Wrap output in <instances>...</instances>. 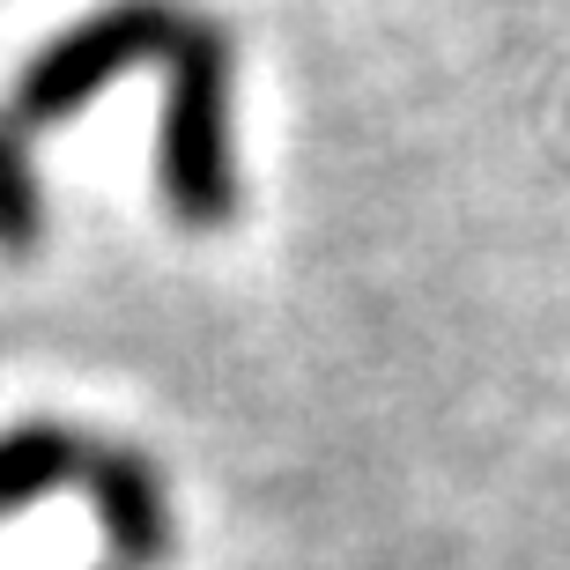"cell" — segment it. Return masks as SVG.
Wrapping results in <instances>:
<instances>
[{
	"instance_id": "cell-1",
	"label": "cell",
	"mask_w": 570,
	"mask_h": 570,
	"mask_svg": "<svg viewBox=\"0 0 570 570\" xmlns=\"http://www.w3.org/2000/svg\"><path fill=\"white\" fill-rule=\"evenodd\" d=\"M156 200L193 237L237 223L245 178H237V45L223 22L193 16L164 67V111H156Z\"/></svg>"
},
{
	"instance_id": "cell-2",
	"label": "cell",
	"mask_w": 570,
	"mask_h": 570,
	"mask_svg": "<svg viewBox=\"0 0 570 570\" xmlns=\"http://www.w3.org/2000/svg\"><path fill=\"white\" fill-rule=\"evenodd\" d=\"M186 8L178 0H105V8H89V16L60 22L52 38L16 67V82H8V105L30 134H52L67 119H82L97 97L141 75V67H170L178 38H186Z\"/></svg>"
},
{
	"instance_id": "cell-3",
	"label": "cell",
	"mask_w": 570,
	"mask_h": 570,
	"mask_svg": "<svg viewBox=\"0 0 570 570\" xmlns=\"http://www.w3.org/2000/svg\"><path fill=\"white\" fill-rule=\"evenodd\" d=\"M75 497H89L97 511V533L119 570H164L170 549H178V519H170V489L164 474L148 466V452L134 444H111V438H89L82 430V452H75Z\"/></svg>"
},
{
	"instance_id": "cell-4",
	"label": "cell",
	"mask_w": 570,
	"mask_h": 570,
	"mask_svg": "<svg viewBox=\"0 0 570 570\" xmlns=\"http://www.w3.org/2000/svg\"><path fill=\"white\" fill-rule=\"evenodd\" d=\"M45 245V170L38 134L0 111V259H30Z\"/></svg>"
}]
</instances>
